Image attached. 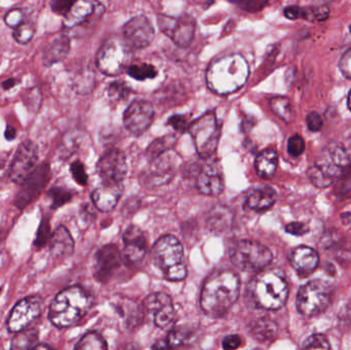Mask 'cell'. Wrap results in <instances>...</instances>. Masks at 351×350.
Wrapping results in <instances>:
<instances>
[{
  "label": "cell",
  "mask_w": 351,
  "mask_h": 350,
  "mask_svg": "<svg viewBox=\"0 0 351 350\" xmlns=\"http://www.w3.org/2000/svg\"><path fill=\"white\" fill-rule=\"evenodd\" d=\"M278 164V154L274 149H265L256 158L255 168L261 178L270 179L276 174Z\"/></svg>",
  "instance_id": "f546056e"
},
{
  "label": "cell",
  "mask_w": 351,
  "mask_h": 350,
  "mask_svg": "<svg viewBox=\"0 0 351 350\" xmlns=\"http://www.w3.org/2000/svg\"><path fill=\"white\" fill-rule=\"evenodd\" d=\"M35 25L31 22L24 21L20 26L16 27L12 33V37L20 45H27L32 40L35 35Z\"/></svg>",
  "instance_id": "74e56055"
},
{
  "label": "cell",
  "mask_w": 351,
  "mask_h": 350,
  "mask_svg": "<svg viewBox=\"0 0 351 350\" xmlns=\"http://www.w3.org/2000/svg\"><path fill=\"white\" fill-rule=\"evenodd\" d=\"M348 164L350 156L346 148L338 142H331L319 152L307 175L315 187L327 188L341 176Z\"/></svg>",
  "instance_id": "5b68a950"
},
{
  "label": "cell",
  "mask_w": 351,
  "mask_h": 350,
  "mask_svg": "<svg viewBox=\"0 0 351 350\" xmlns=\"http://www.w3.org/2000/svg\"><path fill=\"white\" fill-rule=\"evenodd\" d=\"M74 1H66V0H55L51 2V10L56 14L60 16H65L66 14L69 12L70 8Z\"/></svg>",
  "instance_id": "816d5d0a"
},
{
  "label": "cell",
  "mask_w": 351,
  "mask_h": 350,
  "mask_svg": "<svg viewBox=\"0 0 351 350\" xmlns=\"http://www.w3.org/2000/svg\"><path fill=\"white\" fill-rule=\"evenodd\" d=\"M92 306V298L78 286L60 292L51 302L49 318L58 328L74 326L84 318Z\"/></svg>",
  "instance_id": "277c9868"
},
{
  "label": "cell",
  "mask_w": 351,
  "mask_h": 350,
  "mask_svg": "<svg viewBox=\"0 0 351 350\" xmlns=\"http://www.w3.org/2000/svg\"><path fill=\"white\" fill-rule=\"evenodd\" d=\"M305 142L300 135H293L288 141V153L293 158H298L304 152Z\"/></svg>",
  "instance_id": "ee69618b"
},
{
  "label": "cell",
  "mask_w": 351,
  "mask_h": 350,
  "mask_svg": "<svg viewBox=\"0 0 351 350\" xmlns=\"http://www.w3.org/2000/svg\"><path fill=\"white\" fill-rule=\"evenodd\" d=\"M97 172L104 183L123 182L128 172L125 153L117 148L105 152L97 164Z\"/></svg>",
  "instance_id": "2e32d148"
},
{
  "label": "cell",
  "mask_w": 351,
  "mask_h": 350,
  "mask_svg": "<svg viewBox=\"0 0 351 350\" xmlns=\"http://www.w3.org/2000/svg\"><path fill=\"white\" fill-rule=\"evenodd\" d=\"M333 288L327 282L315 279L299 290L297 295V310L305 316H317L331 305Z\"/></svg>",
  "instance_id": "ba28073f"
},
{
  "label": "cell",
  "mask_w": 351,
  "mask_h": 350,
  "mask_svg": "<svg viewBox=\"0 0 351 350\" xmlns=\"http://www.w3.org/2000/svg\"><path fill=\"white\" fill-rule=\"evenodd\" d=\"M51 179V168L49 164H43L36 166L32 174L24 181L20 191L14 199V205L19 209H25L35 201L43 192Z\"/></svg>",
  "instance_id": "9a60e30c"
},
{
  "label": "cell",
  "mask_w": 351,
  "mask_h": 350,
  "mask_svg": "<svg viewBox=\"0 0 351 350\" xmlns=\"http://www.w3.org/2000/svg\"><path fill=\"white\" fill-rule=\"evenodd\" d=\"M278 199L276 189L270 186L254 189L245 199V208L254 212H263L270 209Z\"/></svg>",
  "instance_id": "4316f807"
},
{
  "label": "cell",
  "mask_w": 351,
  "mask_h": 350,
  "mask_svg": "<svg viewBox=\"0 0 351 350\" xmlns=\"http://www.w3.org/2000/svg\"><path fill=\"white\" fill-rule=\"evenodd\" d=\"M74 350H107V343L99 333L88 332L78 341Z\"/></svg>",
  "instance_id": "e575fe53"
},
{
  "label": "cell",
  "mask_w": 351,
  "mask_h": 350,
  "mask_svg": "<svg viewBox=\"0 0 351 350\" xmlns=\"http://www.w3.org/2000/svg\"><path fill=\"white\" fill-rule=\"evenodd\" d=\"M49 197L51 199V208L57 209V208L62 207L68 201H71L73 195H72L71 191L67 190L66 188L53 187L49 191Z\"/></svg>",
  "instance_id": "f35d334b"
},
{
  "label": "cell",
  "mask_w": 351,
  "mask_h": 350,
  "mask_svg": "<svg viewBox=\"0 0 351 350\" xmlns=\"http://www.w3.org/2000/svg\"><path fill=\"white\" fill-rule=\"evenodd\" d=\"M306 123L309 131L313 132V133L321 131L324 125L323 118L317 111H311L308 113L306 117Z\"/></svg>",
  "instance_id": "c3c4849f"
},
{
  "label": "cell",
  "mask_w": 351,
  "mask_h": 350,
  "mask_svg": "<svg viewBox=\"0 0 351 350\" xmlns=\"http://www.w3.org/2000/svg\"><path fill=\"white\" fill-rule=\"evenodd\" d=\"M38 162V147L34 142L27 140L19 146L8 168L10 180L22 185L36 168Z\"/></svg>",
  "instance_id": "7c38bea8"
},
{
  "label": "cell",
  "mask_w": 351,
  "mask_h": 350,
  "mask_svg": "<svg viewBox=\"0 0 351 350\" xmlns=\"http://www.w3.org/2000/svg\"><path fill=\"white\" fill-rule=\"evenodd\" d=\"M152 259L168 281H183L187 275L183 246L175 236H162L152 248Z\"/></svg>",
  "instance_id": "8992f818"
},
{
  "label": "cell",
  "mask_w": 351,
  "mask_h": 350,
  "mask_svg": "<svg viewBox=\"0 0 351 350\" xmlns=\"http://www.w3.org/2000/svg\"><path fill=\"white\" fill-rule=\"evenodd\" d=\"M177 156L171 155V151L154 160L149 171L146 173V182L149 186H160L166 184L175 174Z\"/></svg>",
  "instance_id": "7402d4cb"
},
{
  "label": "cell",
  "mask_w": 351,
  "mask_h": 350,
  "mask_svg": "<svg viewBox=\"0 0 351 350\" xmlns=\"http://www.w3.org/2000/svg\"><path fill=\"white\" fill-rule=\"evenodd\" d=\"M123 260L130 265L139 264L147 251V240L144 232L137 226H130L123 234Z\"/></svg>",
  "instance_id": "ffe728a7"
},
{
  "label": "cell",
  "mask_w": 351,
  "mask_h": 350,
  "mask_svg": "<svg viewBox=\"0 0 351 350\" xmlns=\"http://www.w3.org/2000/svg\"><path fill=\"white\" fill-rule=\"evenodd\" d=\"M286 232L293 236H301L309 232L308 226L302 222H292L286 226Z\"/></svg>",
  "instance_id": "f907efd6"
},
{
  "label": "cell",
  "mask_w": 351,
  "mask_h": 350,
  "mask_svg": "<svg viewBox=\"0 0 351 350\" xmlns=\"http://www.w3.org/2000/svg\"><path fill=\"white\" fill-rule=\"evenodd\" d=\"M74 251V240L67 228L60 226L51 234L49 240V252L56 259H65L71 256Z\"/></svg>",
  "instance_id": "d4e9b609"
},
{
  "label": "cell",
  "mask_w": 351,
  "mask_h": 350,
  "mask_svg": "<svg viewBox=\"0 0 351 350\" xmlns=\"http://www.w3.org/2000/svg\"><path fill=\"white\" fill-rule=\"evenodd\" d=\"M198 155L204 158L214 155L220 139L221 127L214 112H208L191 123L188 127Z\"/></svg>",
  "instance_id": "9c48e42d"
},
{
  "label": "cell",
  "mask_w": 351,
  "mask_h": 350,
  "mask_svg": "<svg viewBox=\"0 0 351 350\" xmlns=\"http://www.w3.org/2000/svg\"><path fill=\"white\" fill-rule=\"evenodd\" d=\"M158 25L160 30L170 37L180 47H187L191 45L195 33V18L190 14H182L180 16H158Z\"/></svg>",
  "instance_id": "8fae6325"
},
{
  "label": "cell",
  "mask_w": 351,
  "mask_h": 350,
  "mask_svg": "<svg viewBox=\"0 0 351 350\" xmlns=\"http://www.w3.org/2000/svg\"><path fill=\"white\" fill-rule=\"evenodd\" d=\"M250 334L259 342H269L278 336V325L267 318H258L249 326Z\"/></svg>",
  "instance_id": "f1b7e54d"
},
{
  "label": "cell",
  "mask_w": 351,
  "mask_h": 350,
  "mask_svg": "<svg viewBox=\"0 0 351 350\" xmlns=\"http://www.w3.org/2000/svg\"><path fill=\"white\" fill-rule=\"evenodd\" d=\"M330 8L327 5L311 6V8H301L300 18L311 21V22H322L329 18Z\"/></svg>",
  "instance_id": "8d00e7d4"
},
{
  "label": "cell",
  "mask_w": 351,
  "mask_h": 350,
  "mask_svg": "<svg viewBox=\"0 0 351 350\" xmlns=\"http://www.w3.org/2000/svg\"><path fill=\"white\" fill-rule=\"evenodd\" d=\"M104 12V6L99 2L80 1L73 2L69 12L64 16V26L66 28H74L84 23L90 22L95 18H100Z\"/></svg>",
  "instance_id": "44dd1931"
},
{
  "label": "cell",
  "mask_w": 351,
  "mask_h": 350,
  "mask_svg": "<svg viewBox=\"0 0 351 350\" xmlns=\"http://www.w3.org/2000/svg\"><path fill=\"white\" fill-rule=\"evenodd\" d=\"M189 335L190 333H188L184 329H174V330L170 331L166 340L170 345L171 349H173L183 345L189 338Z\"/></svg>",
  "instance_id": "7bdbcfd3"
},
{
  "label": "cell",
  "mask_w": 351,
  "mask_h": 350,
  "mask_svg": "<svg viewBox=\"0 0 351 350\" xmlns=\"http://www.w3.org/2000/svg\"><path fill=\"white\" fill-rule=\"evenodd\" d=\"M43 300L38 296H29L19 301L8 316V329L10 333H18L28 328L40 316Z\"/></svg>",
  "instance_id": "4fadbf2b"
},
{
  "label": "cell",
  "mask_w": 351,
  "mask_h": 350,
  "mask_svg": "<svg viewBox=\"0 0 351 350\" xmlns=\"http://www.w3.org/2000/svg\"><path fill=\"white\" fill-rule=\"evenodd\" d=\"M289 286L284 273L278 269H264L247 285L245 300L259 310H278L286 304Z\"/></svg>",
  "instance_id": "7a4b0ae2"
},
{
  "label": "cell",
  "mask_w": 351,
  "mask_h": 350,
  "mask_svg": "<svg viewBox=\"0 0 351 350\" xmlns=\"http://www.w3.org/2000/svg\"><path fill=\"white\" fill-rule=\"evenodd\" d=\"M144 310L154 316V322L158 328L169 330L176 322V310L172 298L162 292L150 294L143 303Z\"/></svg>",
  "instance_id": "5bb4252c"
},
{
  "label": "cell",
  "mask_w": 351,
  "mask_h": 350,
  "mask_svg": "<svg viewBox=\"0 0 351 350\" xmlns=\"http://www.w3.org/2000/svg\"><path fill=\"white\" fill-rule=\"evenodd\" d=\"M196 187L202 195L217 197L222 193L224 184L217 173L204 172L197 177Z\"/></svg>",
  "instance_id": "4dcf8cb0"
},
{
  "label": "cell",
  "mask_w": 351,
  "mask_h": 350,
  "mask_svg": "<svg viewBox=\"0 0 351 350\" xmlns=\"http://www.w3.org/2000/svg\"><path fill=\"white\" fill-rule=\"evenodd\" d=\"M289 260L293 268L301 277H307L313 275L319 262L317 251L307 246H299L293 249Z\"/></svg>",
  "instance_id": "603a6c76"
},
{
  "label": "cell",
  "mask_w": 351,
  "mask_h": 350,
  "mask_svg": "<svg viewBox=\"0 0 351 350\" xmlns=\"http://www.w3.org/2000/svg\"><path fill=\"white\" fill-rule=\"evenodd\" d=\"M125 350H139L137 349V347H134V345H132V347H128V349H125Z\"/></svg>",
  "instance_id": "6125c7cd"
},
{
  "label": "cell",
  "mask_w": 351,
  "mask_h": 350,
  "mask_svg": "<svg viewBox=\"0 0 351 350\" xmlns=\"http://www.w3.org/2000/svg\"><path fill=\"white\" fill-rule=\"evenodd\" d=\"M239 4H241V6H243V10H249V12H257V10H262L267 4V2L247 1L241 2Z\"/></svg>",
  "instance_id": "11a10c76"
},
{
  "label": "cell",
  "mask_w": 351,
  "mask_h": 350,
  "mask_svg": "<svg viewBox=\"0 0 351 350\" xmlns=\"http://www.w3.org/2000/svg\"><path fill=\"white\" fill-rule=\"evenodd\" d=\"M250 68L241 55H228L214 60L206 71V84L217 95L237 92L247 82Z\"/></svg>",
  "instance_id": "3957f363"
},
{
  "label": "cell",
  "mask_w": 351,
  "mask_h": 350,
  "mask_svg": "<svg viewBox=\"0 0 351 350\" xmlns=\"http://www.w3.org/2000/svg\"><path fill=\"white\" fill-rule=\"evenodd\" d=\"M4 22L10 28L16 29V27L20 26L24 22V12L22 8H12L8 10L4 16Z\"/></svg>",
  "instance_id": "bcb514c9"
},
{
  "label": "cell",
  "mask_w": 351,
  "mask_h": 350,
  "mask_svg": "<svg viewBox=\"0 0 351 350\" xmlns=\"http://www.w3.org/2000/svg\"><path fill=\"white\" fill-rule=\"evenodd\" d=\"M123 192V183H103L92 193L93 203L99 211L109 213L117 207Z\"/></svg>",
  "instance_id": "cb8c5ba5"
},
{
  "label": "cell",
  "mask_w": 351,
  "mask_h": 350,
  "mask_svg": "<svg viewBox=\"0 0 351 350\" xmlns=\"http://www.w3.org/2000/svg\"><path fill=\"white\" fill-rule=\"evenodd\" d=\"M233 213L229 208L216 205L208 212L206 224L210 232L215 234H224L232 226Z\"/></svg>",
  "instance_id": "83f0119b"
},
{
  "label": "cell",
  "mask_w": 351,
  "mask_h": 350,
  "mask_svg": "<svg viewBox=\"0 0 351 350\" xmlns=\"http://www.w3.org/2000/svg\"><path fill=\"white\" fill-rule=\"evenodd\" d=\"M128 74L136 80L143 82L146 79H152L158 76V69L152 64L142 63L130 65L127 69Z\"/></svg>",
  "instance_id": "d590c367"
},
{
  "label": "cell",
  "mask_w": 351,
  "mask_h": 350,
  "mask_svg": "<svg viewBox=\"0 0 351 350\" xmlns=\"http://www.w3.org/2000/svg\"><path fill=\"white\" fill-rule=\"evenodd\" d=\"M33 350H55V349H51V347H47V345H38Z\"/></svg>",
  "instance_id": "91938a15"
},
{
  "label": "cell",
  "mask_w": 351,
  "mask_h": 350,
  "mask_svg": "<svg viewBox=\"0 0 351 350\" xmlns=\"http://www.w3.org/2000/svg\"><path fill=\"white\" fill-rule=\"evenodd\" d=\"M231 263L245 273H260L271 263V251L254 240H239L229 250Z\"/></svg>",
  "instance_id": "52a82bcc"
},
{
  "label": "cell",
  "mask_w": 351,
  "mask_h": 350,
  "mask_svg": "<svg viewBox=\"0 0 351 350\" xmlns=\"http://www.w3.org/2000/svg\"><path fill=\"white\" fill-rule=\"evenodd\" d=\"M130 60V47L119 38L108 39L97 53V67L105 75L117 76L127 67Z\"/></svg>",
  "instance_id": "30bf717a"
},
{
  "label": "cell",
  "mask_w": 351,
  "mask_h": 350,
  "mask_svg": "<svg viewBox=\"0 0 351 350\" xmlns=\"http://www.w3.org/2000/svg\"><path fill=\"white\" fill-rule=\"evenodd\" d=\"M176 142H177V137L174 135L164 136L154 140L146 150V158L150 162L158 160L160 156L170 152L174 147Z\"/></svg>",
  "instance_id": "1f68e13d"
},
{
  "label": "cell",
  "mask_w": 351,
  "mask_h": 350,
  "mask_svg": "<svg viewBox=\"0 0 351 350\" xmlns=\"http://www.w3.org/2000/svg\"><path fill=\"white\" fill-rule=\"evenodd\" d=\"M18 82L19 80L14 79V78H10V79L5 80V82L2 84V86H3L4 90H10V88H14Z\"/></svg>",
  "instance_id": "680465c9"
},
{
  "label": "cell",
  "mask_w": 351,
  "mask_h": 350,
  "mask_svg": "<svg viewBox=\"0 0 351 350\" xmlns=\"http://www.w3.org/2000/svg\"><path fill=\"white\" fill-rule=\"evenodd\" d=\"M16 129L12 127V125H8L5 129V132H4V137H5L6 140L8 141H12L16 138Z\"/></svg>",
  "instance_id": "6f0895ef"
},
{
  "label": "cell",
  "mask_w": 351,
  "mask_h": 350,
  "mask_svg": "<svg viewBox=\"0 0 351 350\" xmlns=\"http://www.w3.org/2000/svg\"><path fill=\"white\" fill-rule=\"evenodd\" d=\"M339 68L344 76L351 78V47L342 55L339 62Z\"/></svg>",
  "instance_id": "db71d44e"
},
{
  "label": "cell",
  "mask_w": 351,
  "mask_h": 350,
  "mask_svg": "<svg viewBox=\"0 0 351 350\" xmlns=\"http://www.w3.org/2000/svg\"><path fill=\"white\" fill-rule=\"evenodd\" d=\"M168 125H171L176 131L180 132V133L188 131V127L190 125H188L187 121L183 115H174V116L171 117L168 121Z\"/></svg>",
  "instance_id": "681fc988"
},
{
  "label": "cell",
  "mask_w": 351,
  "mask_h": 350,
  "mask_svg": "<svg viewBox=\"0 0 351 350\" xmlns=\"http://www.w3.org/2000/svg\"><path fill=\"white\" fill-rule=\"evenodd\" d=\"M350 34H351V25L350 26Z\"/></svg>",
  "instance_id": "be15d7a7"
},
{
  "label": "cell",
  "mask_w": 351,
  "mask_h": 350,
  "mask_svg": "<svg viewBox=\"0 0 351 350\" xmlns=\"http://www.w3.org/2000/svg\"><path fill=\"white\" fill-rule=\"evenodd\" d=\"M95 84V76L93 73H80L74 80V88L80 94H88L90 92Z\"/></svg>",
  "instance_id": "60d3db41"
},
{
  "label": "cell",
  "mask_w": 351,
  "mask_h": 350,
  "mask_svg": "<svg viewBox=\"0 0 351 350\" xmlns=\"http://www.w3.org/2000/svg\"><path fill=\"white\" fill-rule=\"evenodd\" d=\"M131 94V88L125 82H114L109 86L108 95L112 100H125Z\"/></svg>",
  "instance_id": "b9f144b4"
},
{
  "label": "cell",
  "mask_w": 351,
  "mask_h": 350,
  "mask_svg": "<svg viewBox=\"0 0 351 350\" xmlns=\"http://www.w3.org/2000/svg\"><path fill=\"white\" fill-rule=\"evenodd\" d=\"M348 107H350V109L351 110V90H350V94H348Z\"/></svg>",
  "instance_id": "94428289"
},
{
  "label": "cell",
  "mask_w": 351,
  "mask_h": 350,
  "mask_svg": "<svg viewBox=\"0 0 351 350\" xmlns=\"http://www.w3.org/2000/svg\"><path fill=\"white\" fill-rule=\"evenodd\" d=\"M70 51V39L67 35L60 34L53 37L45 47L43 53V62L47 67L63 61Z\"/></svg>",
  "instance_id": "484cf974"
},
{
  "label": "cell",
  "mask_w": 351,
  "mask_h": 350,
  "mask_svg": "<svg viewBox=\"0 0 351 350\" xmlns=\"http://www.w3.org/2000/svg\"><path fill=\"white\" fill-rule=\"evenodd\" d=\"M241 293V281L237 273L222 271L210 275L200 293V308L213 318H222L237 301Z\"/></svg>",
  "instance_id": "6da1fadb"
},
{
  "label": "cell",
  "mask_w": 351,
  "mask_h": 350,
  "mask_svg": "<svg viewBox=\"0 0 351 350\" xmlns=\"http://www.w3.org/2000/svg\"><path fill=\"white\" fill-rule=\"evenodd\" d=\"M70 170H71L72 177H73L76 183L82 185V186H86L88 184V175H86V168H84L82 162H80V160L74 162L71 164Z\"/></svg>",
  "instance_id": "7dc6e473"
},
{
  "label": "cell",
  "mask_w": 351,
  "mask_h": 350,
  "mask_svg": "<svg viewBox=\"0 0 351 350\" xmlns=\"http://www.w3.org/2000/svg\"><path fill=\"white\" fill-rule=\"evenodd\" d=\"M241 345V338L239 335H228L222 341L224 350H237Z\"/></svg>",
  "instance_id": "f5cc1de1"
},
{
  "label": "cell",
  "mask_w": 351,
  "mask_h": 350,
  "mask_svg": "<svg viewBox=\"0 0 351 350\" xmlns=\"http://www.w3.org/2000/svg\"><path fill=\"white\" fill-rule=\"evenodd\" d=\"M51 227H49V220L43 219L39 225L38 232H37L36 240H35V246L43 248L47 245V242L51 240Z\"/></svg>",
  "instance_id": "f6af8a7d"
},
{
  "label": "cell",
  "mask_w": 351,
  "mask_h": 350,
  "mask_svg": "<svg viewBox=\"0 0 351 350\" xmlns=\"http://www.w3.org/2000/svg\"><path fill=\"white\" fill-rule=\"evenodd\" d=\"M152 350H172V349L165 339V340H158V342L154 343Z\"/></svg>",
  "instance_id": "9f6ffc18"
},
{
  "label": "cell",
  "mask_w": 351,
  "mask_h": 350,
  "mask_svg": "<svg viewBox=\"0 0 351 350\" xmlns=\"http://www.w3.org/2000/svg\"><path fill=\"white\" fill-rule=\"evenodd\" d=\"M154 118V108L152 103L145 100L134 101L125 110L123 125L130 133L140 136L149 129Z\"/></svg>",
  "instance_id": "e0dca14e"
},
{
  "label": "cell",
  "mask_w": 351,
  "mask_h": 350,
  "mask_svg": "<svg viewBox=\"0 0 351 350\" xmlns=\"http://www.w3.org/2000/svg\"><path fill=\"white\" fill-rule=\"evenodd\" d=\"M272 111L276 116L280 117L285 123H290L294 117L292 104L286 97H274L269 101Z\"/></svg>",
  "instance_id": "836d02e7"
},
{
  "label": "cell",
  "mask_w": 351,
  "mask_h": 350,
  "mask_svg": "<svg viewBox=\"0 0 351 350\" xmlns=\"http://www.w3.org/2000/svg\"><path fill=\"white\" fill-rule=\"evenodd\" d=\"M38 345V331L36 329H25L16 333L10 350H33Z\"/></svg>",
  "instance_id": "d6a6232c"
},
{
  "label": "cell",
  "mask_w": 351,
  "mask_h": 350,
  "mask_svg": "<svg viewBox=\"0 0 351 350\" xmlns=\"http://www.w3.org/2000/svg\"><path fill=\"white\" fill-rule=\"evenodd\" d=\"M154 28L147 16H138L125 23L123 38L130 47L145 49L154 39Z\"/></svg>",
  "instance_id": "ac0fdd59"
},
{
  "label": "cell",
  "mask_w": 351,
  "mask_h": 350,
  "mask_svg": "<svg viewBox=\"0 0 351 350\" xmlns=\"http://www.w3.org/2000/svg\"><path fill=\"white\" fill-rule=\"evenodd\" d=\"M302 350H332L329 339L323 334L309 336L303 345Z\"/></svg>",
  "instance_id": "ab89813d"
},
{
  "label": "cell",
  "mask_w": 351,
  "mask_h": 350,
  "mask_svg": "<svg viewBox=\"0 0 351 350\" xmlns=\"http://www.w3.org/2000/svg\"><path fill=\"white\" fill-rule=\"evenodd\" d=\"M123 256L114 245H107L97 252L94 275L97 281L106 283L119 271Z\"/></svg>",
  "instance_id": "d6986e66"
}]
</instances>
